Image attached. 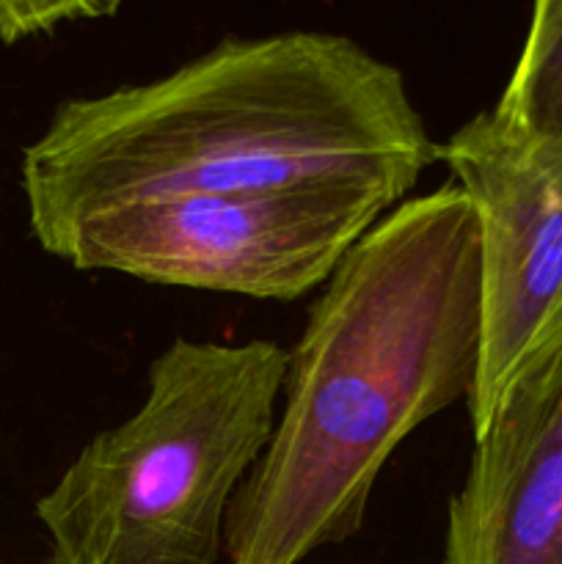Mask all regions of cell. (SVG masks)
<instances>
[{
	"label": "cell",
	"mask_w": 562,
	"mask_h": 564,
	"mask_svg": "<svg viewBox=\"0 0 562 564\" xmlns=\"http://www.w3.org/2000/svg\"><path fill=\"white\" fill-rule=\"evenodd\" d=\"M397 204L356 185L152 198L69 220L39 248L80 273L290 303L323 290Z\"/></svg>",
	"instance_id": "cell-4"
},
{
	"label": "cell",
	"mask_w": 562,
	"mask_h": 564,
	"mask_svg": "<svg viewBox=\"0 0 562 564\" xmlns=\"http://www.w3.org/2000/svg\"><path fill=\"white\" fill-rule=\"evenodd\" d=\"M116 0H0V42L6 47L22 39L58 31L72 22H97L119 14Z\"/></svg>",
	"instance_id": "cell-8"
},
{
	"label": "cell",
	"mask_w": 562,
	"mask_h": 564,
	"mask_svg": "<svg viewBox=\"0 0 562 564\" xmlns=\"http://www.w3.org/2000/svg\"><path fill=\"white\" fill-rule=\"evenodd\" d=\"M479 248L455 182L383 215L309 303L275 427L231 501L229 564H303L361 532L380 471L472 394Z\"/></svg>",
	"instance_id": "cell-2"
},
{
	"label": "cell",
	"mask_w": 562,
	"mask_h": 564,
	"mask_svg": "<svg viewBox=\"0 0 562 564\" xmlns=\"http://www.w3.org/2000/svg\"><path fill=\"white\" fill-rule=\"evenodd\" d=\"M287 350L171 339L147 397L36 501L50 564H215L231 501L275 427Z\"/></svg>",
	"instance_id": "cell-3"
},
{
	"label": "cell",
	"mask_w": 562,
	"mask_h": 564,
	"mask_svg": "<svg viewBox=\"0 0 562 564\" xmlns=\"http://www.w3.org/2000/svg\"><path fill=\"white\" fill-rule=\"evenodd\" d=\"M477 226L479 361L466 400L479 441L507 402L562 358V141L494 108L439 143Z\"/></svg>",
	"instance_id": "cell-5"
},
{
	"label": "cell",
	"mask_w": 562,
	"mask_h": 564,
	"mask_svg": "<svg viewBox=\"0 0 562 564\" xmlns=\"http://www.w3.org/2000/svg\"><path fill=\"white\" fill-rule=\"evenodd\" d=\"M490 108L529 135L562 141V0L534 3L521 53Z\"/></svg>",
	"instance_id": "cell-7"
},
{
	"label": "cell",
	"mask_w": 562,
	"mask_h": 564,
	"mask_svg": "<svg viewBox=\"0 0 562 564\" xmlns=\"http://www.w3.org/2000/svg\"><path fill=\"white\" fill-rule=\"evenodd\" d=\"M439 163L406 75L345 33L229 36L147 83L55 105L22 149L33 240L105 207L356 185L406 202Z\"/></svg>",
	"instance_id": "cell-1"
},
{
	"label": "cell",
	"mask_w": 562,
	"mask_h": 564,
	"mask_svg": "<svg viewBox=\"0 0 562 564\" xmlns=\"http://www.w3.org/2000/svg\"><path fill=\"white\" fill-rule=\"evenodd\" d=\"M439 564H562V358L474 441Z\"/></svg>",
	"instance_id": "cell-6"
}]
</instances>
